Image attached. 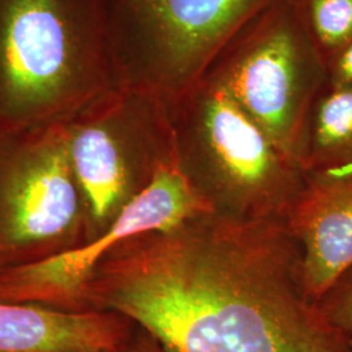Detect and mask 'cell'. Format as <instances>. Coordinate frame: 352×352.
Masks as SVG:
<instances>
[{
	"instance_id": "8",
	"label": "cell",
	"mask_w": 352,
	"mask_h": 352,
	"mask_svg": "<svg viewBox=\"0 0 352 352\" xmlns=\"http://www.w3.org/2000/svg\"><path fill=\"white\" fill-rule=\"evenodd\" d=\"M206 213H214L213 209L182 173L175 155L101 236L42 263L1 272L0 302L89 314L85 302L89 279L113 247L131 236L170 228Z\"/></svg>"
},
{
	"instance_id": "7",
	"label": "cell",
	"mask_w": 352,
	"mask_h": 352,
	"mask_svg": "<svg viewBox=\"0 0 352 352\" xmlns=\"http://www.w3.org/2000/svg\"><path fill=\"white\" fill-rule=\"evenodd\" d=\"M65 128L93 241L175 158L173 123L162 102L116 88L77 113Z\"/></svg>"
},
{
	"instance_id": "14",
	"label": "cell",
	"mask_w": 352,
	"mask_h": 352,
	"mask_svg": "<svg viewBox=\"0 0 352 352\" xmlns=\"http://www.w3.org/2000/svg\"><path fill=\"white\" fill-rule=\"evenodd\" d=\"M327 84L352 88V42L327 63Z\"/></svg>"
},
{
	"instance_id": "11",
	"label": "cell",
	"mask_w": 352,
	"mask_h": 352,
	"mask_svg": "<svg viewBox=\"0 0 352 352\" xmlns=\"http://www.w3.org/2000/svg\"><path fill=\"white\" fill-rule=\"evenodd\" d=\"M296 161L305 177L352 175V88L327 84L321 90Z\"/></svg>"
},
{
	"instance_id": "1",
	"label": "cell",
	"mask_w": 352,
	"mask_h": 352,
	"mask_svg": "<svg viewBox=\"0 0 352 352\" xmlns=\"http://www.w3.org/2000/svg\"><path fill=\"white\" fill-rule=\"evenodd\" d=\"M285 221L217 213L131 236L102 257L88 312H115L168 352H352L309 302Z\"/></svg>"
},
{
	"instance_id": "3",
	"label": "cell",
	"mask_w": 352,
	"mask_h": 352,
	"mask_svg": "<svg viewBox=\"0 0 352 352\" xmlns=\"http://www.w3.org/2000/svg\"><path fill=\"white\" fill-rule=\"evenodd\" d=\"M167 109L179 167L214 213L285 221L304 174L225 89L202 77Z\"/></svg>"
},
{
	"instance_id": "2",
	"label": "cell",
	"mask_w": 352,
	"mask_h": 352,
	"mask_svg": "<svg viewBox=\"0 0 352 352\" xmlns=\"http://www.w3.org/2000/svg\"><path fill=\"white\" fill-rule=\"evenodd\" d=\"M113 89L107 0H0V129L67 124Z\"/></svg>"
},
{
	"instance_id": "5",
	"label": "cell",
	"mask_w": 352,
	"mask_h": 352,
	"mask_svg": "<svg viewBox=\"0 0 352 352\" xmlns=\"http://www.w3.org/2000/svg\"><path fill=\"white\" fill-rule=\"evenodd\" d=\"M202 77L219 84L296 164L327 63L295 0H277L227 42Z\"/></svg>"
},
{
	"instance_id": "12",
	"label": "cell",
	"mask_w": 352,
	"mask_h": 352,
	"mask_svg": "<svg viewBox=\"0 0 352 352\" xmlns=\"http://www.w3.org/2000/svg\"><path fill=\"white\" fill-rule=\"evenodd\" d=\"M316 47L329 63L352 42V0H295Z\"/></svg>"
},
{
	"instance_id": "16",
	"label": "cell",
	"mask_w": 352,
	"mask_h": 352,
	"mask_svg": "<svg viewBox=\"0 0 352 352\" xmlns=\"http://www.w3.org/2000/svg\"><path fill=\"white\" fill-rule=\"evenodd\" d=\"M351 340H352V338H351Z\"/></svg>"
},
{
	"instance_id": "6",
	"label": "cell",
	"mask_w": 352,
	"mask_h": 352,
	"mask_svg": "<svg viewBox=\"0 0 352 352\" xmlns=\"http://www.w3.org/2000/svg\"><path fill=\"white\" fill-rule=\"evenodd\" d=\"M90 241L65 124L0 129V273Z\"/></svg>"
},
{
	"instance_id": "4",
	"label": "cell",
	"mask_w": 352,
	"mask_h": 352,
	"mask_svg": "<svg viewBox=\"0 0 352 352\" xmlns=\"http://www.w3.org/2000/svg\"><path fill=\"white\" fill-rule=\"evenodd\" d=\"M277 0H107L116 88L167 107L243 26Z\"/></svg>"
},
{
	"instance_id": "9",
	"label": "cell",
	"mask_w": 352,
	"mask_h": 352,
	"mask_svg": "<svg viewBox=\"0 0 352 352\" xmlns=\"http://www.w3.org/2000/svg\"><path fill=\"white\" fill-rule=\"evenodd\" d=\"M285 225L300 254V282L311 302L352 267V175L305 177Z\"/></svg>"
},
{
	"instance_id": "10",
	"label": "cell",
	"mask_w": 352,
	"mask_h": 352,
	"mask_svg": "<svg viewBox=\"0 0 352 352\" xmlns=\"http://www.w3.org/2000/svg\"><path fill=\"white\" fill-rule=\"evenodd\" d=\"M135 325L115 312L69 314L0 302V352H107L126 340Z\"/></svg>"
},
{
	"instance_id": "15",
	"label": "cell",
	"mask_w": 352,
	"mask_h": 352,
	"mask_svg": "<svg viewBox=\"0 0 352 352\" xmlns=\"http://www.w3.org/2000/svg\"><path fill=\"white\" fill-rule=\"evenodd\" d=\"M107 352H168L145 329L135 325L132 333L119 346Z\"/></svg>"
},
{
	"instance_id": "13",
	"label": "cell",
	"mask_w": 352,
	"mask_h": 352,
	"mask_svg": "<svg viewBox=\"0 0 352 352\" xmlns=\"http://www.w3.org/2000/svg\"><path fill=\"white\" fill-rule=\"evenodd\" d=\"M316 305L333 327L352 338V267L329 287Z\"/></svg>"
}]
</instances>
